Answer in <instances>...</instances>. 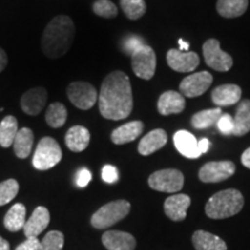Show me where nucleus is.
I'll list each match as a JSON object with an SVG mask.
<instances>
[{
    "mask_svg": "<svg viewBox=\"0 0 250 250\" xmlns=\"http://www.w3.org/2000/svg\"><path fill=\"white\" fill-rule=\"evenodd\" d=\"M98 101L102 117L111 121L129 117L133 108L129 77L122 71H114L108 74L101 85Z\"/></svg>",
    "mask_w": 250,
    "mask_h": 250,
    "instance_id": "1",
    "label": "nucleus"
},
{
    "mask_svg": "<svg viewBox=\"0 0 250 250\" xmlns=\"http://www.w3.org/2000/svg\"><path fill=\"white\" fill-rule=\"evenodd\" d=\"M73 21L67 15H58L45 27L42 36V51L46 57L56 59L67 54L74 40Z\"/></svg>",
    "mask_w": 250,
    "mask_h": 250,
    "instance_id": "2",
    "label": "nucleus"
},
{
    "mask_svg": "<svg viewBox=\"0 0 250 250\" xmlns=\"http://www.w3.org/2000/svg\"><path fill=\"white\" fill-rule=\"evenodd\" d=\"M245 199L236 189H227L214 193L205 206L206 215L211 219H226L242 210Z\"/></svg>",
    "mask_w": 250,
    "mask_h": 250,
    "instance_id": "3",
    "label": "nucleus"
},
{
    "mask_svg": "<svg viewBox=\"0 0 250 250\" xmlns=\"http://www.w3.org/2000/svg\"><path fill=\"white\" fill-rule=\"evenodd\" d=\"M131 205L127 201L120 199V201H114L108 203L101 208H99L95 213L93 214L90 223L94 228L98 229H105V228L111 227L112 225L117 224L122 219H124L130 213Z\"/></svg>",
    "mask_w": 250,
    "mask_h": 250,
    "instance_id": "4",
    "label": "nucleus"
},
{
    "mask_svg": "<svg viewBox=\"0 0 250 250\" xmlns=\"http://www.w3.org/2000/svg\"><path fill=\"white\" fill-rule=\"evenodd\" d=\"M62 160V148L51 137L40 140L33 156V166L39 170H48Z\"/></svg>",
    "mask_w": 250,
    "mask_h": 250,
    "instance_id": "5",
    "label": "nucleus"
},
{
    "mask_svg": "<svg viewBox=\"0 0 250 250\" xmlns=\"http://www.w3.org/2000/svg\"><path fill=\"white\" fill-rule=\"evenodd\" d=\"M131 65L137 77L144 80H151L156 68L154 50L147 44L140 45L131 54Z\"/></svg>",
    "mask_w": 250,
    "mask_h": 250,
    "instance_id": "6",
    "label": "nucleus"
},
{
    "mask_svg": "<svg viewBox=\"0 0 250 250\" xmlns=\"http://www.w3.org/2000/svg\"><path fill=\"white\" fill-rule=\"evenodd\" d=\"M148 184L156 191L173 193L182 190L184 176L177 169H162L155 171L149 176Z\"/></svg>",
    "mask_w": 250,
    "mask_h": 250,
    "instance_id": "7",
    "label": "nucleus"
},
{
    "mask_svg": "<svg viewBox=\"0 0 250 250\" xmlns=\"http://www.w3.org/2000/svg\"><path fill=\"white\" fill-rule=\"evenodd\" d=\"M67 96L70 101L81 110L93 108L99 99L95 87L85 81H74L70 83L67 87Z\"/></svg>",
    "mask_w": 250,
    "mask_h": 250,
    "instance_id": "8",
    "label": "nucleus"
},
{
    "mask_svg": "<svg viewBox=\"0 0 250 250\" xmlns=\"http://www.w3.org/2000/svg\"><path fill=\"white\" fill-rule=\"evenodd\" d=\"M203 55L208 66L219 72H227L233 66V58L220 49L218 40H208L203 44Z\"/></svg>",
    "mask_w": 250,
    "mask_h": 250,
    "instance_id": "9",
    "label": "nucleus"
},
{
    "mask_svg": "<svg viewBox=\"0 0 250 250\" xmlns=\"http://www.w3.org/2000/svg\"><path fill=\"white\" fill-rule=\"evenodd\" d=\"M235 173V165L232 161H212L199 169V180L204 183H218L229 179Z\"/></svg>",
    "mask_w": 250,
    "mask_h": 250,
    "instance_id": "10",
    "label": "nucleus"
},
{
    "mask_svg": "<svg viewBox=\"0 0 250 250\" xmlns=\"http://www.w3.org/2000/svg\"><path fill=\"white\" fill-rule=\"evenodd\" d=\"M212 81L213 77L211 73L206 71L197 72L181 81L180 92L186 98H197L210 88Z\"/></svg>",
    "mask_w": 250,
    "mask_h": 250,
    "instance_id": "11",
    "label": "nucleus"
},
{
    "mask_svg": "<svg viewBox=\"0 0 250 250\" xmlns=\"http://www.w3.org/2000/svg\"><path fill=\"white\" fill-rule=\"evenodd\" d=\"M167 64L171 70L187 73L196 70L199 65V57L196 52L170 49L167 52Z\"/></svg>",
    "mask_w": 250,
    "mask_h": 250,
    "instance_id": "12",
    "label": "nucleus"
},
{
    "mask_svg": "<svg viewBox=\"0 0 250 250\" xmlns=\"http://www.w3.org/2000/svg\"><path fill=\"white\" fill-rule=\"evenodd\" d=\"M46 100H48V92L44 87H36L23 94L20 104L23 112L29 116H36L44 109Z\"/></svg>",
    "mask_w": 250,
    "mask_h": 250,
    "instance_id": "13",
    "label": "nucleus"
},
{
    "mask_svg": "<svg viewBox=\"0 0 250 250\" xmlns=\"http://www.w3.org/2000/svg\"><path fill=\"white\" fill-rule=\"evenodd\" d=\"M190 204H191V199L184 193L170 196L165 201V213L170 220L182 221L187 217V211Z\"/></svg>",
    "mask_w": 250,
    "mask_h": 250,
    "instance_id": "14",
    "label": "nucleus"
},
{
    "mask_svg": "<svg viewBox=\"0 0 250 250\" xmlns=\"http://www.w3.org/2000/svg\"><path fill=\"white\" fill-rule=\"evenodd\" d=\"M241 95V87L233 85V83H226V85L215 87L211 94V98L212 102L217 107H228V105H233L240 102Z\"/></svg>",
    "mask_w": 250,
    "mask_h": 250,
    "instance_id": "15",
    "label": "nucleus"
},
{
    "mask_svg": "<svg viewBox=\"0 0 250 250\" xmlns=\"http://www.w3.org/2000/svg\"><path fill=\"white\" fill-rule=\"evenodd\" d=\"M184 108H186V99L179 92L168 90L159 98L158 110L162 116L180 114L184 110Z\"/></svg>",
    "mask_w": 250,
    "mask_h": 250,
    "instance_id": "16",
    "label": "nucleus"
},
{
    "mask_svg": "<svg viewBox=\"0 0 250 250\" xmlns=\"http://www.w3.org/2000/svg\"><path fill=\"white\" fill-rule=\"evenodd\" d=\"M102 243L108 250H133L136 239L129 233L121 230H108L103 234Z\"/></svg>",
    "mask_w": 250,
    "mask_h": 250,
    "instance_id": "17",
    "label": "nucleus"
},
{
    "mask_svg": "<svg viewBox=\"0 0 250 250\" xmlns=\"http://www.w3.org/2000/svg\"><path fill=\"white\" fill-rule=\"evenodd\" d=\"M50 221V213L48 208L39 206L33 212L31 217L28 219L24 224L23 232L24 235L28 237H37L43 230L48 227Z\"/></svg>",
    "mask_w": 250,
    "mask_h": 250,
    "instance_id": "18",
    "label": "nucleus"
},
{
    "mask_svg": "<svg viewBox=\"0 0 250 250\" xmlns=\"http://www.w3.org/2000/svg\"><path fill=\"white\" fill-rule=\"evenodd\" d=\"M175 147L181 154L189 159H197L201 156V152L198 149V142L195 136L189 131L180 130L174 134Z\"/></svg>",
    "mask_w": 250,
    "mask_h": 250,
    "instance_id": "19",
    "label": "nucleus"
},
{
    "mask_svg": "<svg viewBox=\"0 0 250 250\" xmlns=\"http://www.w3.org/2000/svg\"><path fill=\"white\" fill-rule=\"evenodd\" d=\"M167 133L162 129H155L144 136L139 142L138 152L144 156L151 155L153 153L164 147L167 144Z\"/></svg>",
    "mask_w": 250,
    "mask_h": 250,
    "instance_id": "20",
    "label": "nucleus"
},
{
    "mask_svg": "<svg viewBox=\"0 0 250 250\" xmlns=\"http://www.w3.org/2000/svg\"><path fill=\"white\" fill-rule=\"evenodd\" d=\"M144 130V123L140 121H132L112 131L111 142L116 145L133 142L142 134Z\"/></svg>",
    "mask_w": 250,
    "mask_h": 250,
    "instance_id": "21",
    "label": "nucleus"
},
{
    "mask_svg": "<svg viewBox=\"0 0 250 250\" xmlns=\"http://www.w3.org/2000/svg\"><path fill=\"white\" fill-rule=\"evenodd\" d=\"M89 131L87 130L85 126H81V125L72 126L71 129L67 131L66 137H65V143H66L68 149L77 153L85 151L87 146L89 145Z\"/></svg>",
    "mask_w": 250,
    "mask_h": 250,
    "instance_id": "22",
    "label": "nucleus"
},
{
    "mask_svg": "<svg viewBox=\"0 0 250 250\" xmlns=\"http://www.w3.org/2000/svg\"><path fill=\"white\" fill-rule=\"evenodd\" d=\"M192 243L196 250H227V245L223 239L205 230L193 233Z\"/></svg>",
    "mask_w": 250,
    "mask_h": 250,
    "instance_id": "23",
    "label": "nucleus"
},
{
    "mask_svg": "<svg viewBox=\"0 0 250 250\" xmlns=\"http://www.w3.org/2000/svg\"><path fill=\"white\" fill-rule=\"evenodd\" d=\"M234 120L233 136H245L250 131V100H242L237 105Z\"/></svg>",
    "mask_w": 250,
    "mask_h": 250,
    "instance_id": "24",
    "label": "nucleus"
},
{
    "mask_svg": "<svg viewBox=\"0 0 250 250\" xmlns=\"http://www.w3.org/2000/svg\"><path fill=\"white\" fill-rule=\"evenodd\" d=\"M34 144V133L28 127H22L18 131L15 136L13 147L15 155L20 159H26L31 153Z\"/></svg>",
    "mask_w": 250,
    "mask_h": 250,
    "instance_id": "25",
    "label": "nucleus"
},
{
    "mask_svg": "<svg viewBox=\"0 0 250 250\" xmlns=\"http://www.w3.org/2000/svg\"><path fill=\"white\" fill-rule=\"evenodd\" d=\"M26 224V206L21 203L14 204L5 215L4 225L11 232L23 229Z\"/></svg>",
    "mask_w": 250,
    "mask_h": 250,
    "instance_id": "26",
    "label": "nucleus"
},
{
    "mask_svg": "<svg viewBox=\"0 0 250 250\" xmlns=\"http://www.w3.org/2000/svg\"><path fill=\"white\" fill-rule=\"evenodd\" d=\"M248 8V0H218L217 11L223 18H239Z\"/></svg>",
    "mask_w": 250,
    "mask_h": 250,
    "instance_id": "27",
    "label": "nucleus"
},
{
    "mask_svg": "<svg viewBox=\"0 0 250 250\" xmlns=\"http://www.w3.org/2000/svg\"><path fill=\"white\" fill-rule=\"evenodd\" d=\"M223 115L220 108L208 109V110H202L195 114L191 118L192 127L198 130L208 129L210 126H213L218 123L219 118Z\"/></svg>",
    "mask_w": 250,
    "mask_h": 250,
    "instance_id": "28",
    "label": "nucleus"
},
{
    "mask_svg": "<svg viewBox=\"0 0 250 250\" xmlns=\"http://www.w3.org/2000/svg\"><path fill=\"white\" fill-rule=\"evenodd\" d=\"M18 121L14 116H6L0 123V145L9 147L13 145L15 136L19 131Z\"/></svg>",
    "mask_w": 250,
    "mask_h": 250,
    "instance_id": "29",
    "label": "nucleus"
},
{
    "mask_svg": "<svg viewBox=\"0 0 250 250\" xmlns=\"http://www.w3.org/2000/svg\"><path fill=\"white\" fill-rule=\"evenodd\" d=\"M67 120V110L65 105L61 102L51 103L46 109L45 112V121L49 124V126L58 129L66 123Z\"/></svg>",
    "mask_w": 250,
    "mask_h": 250,
    "instance_id": "30",
    "label": "nucleus"
},
{
    "mask_svg": "<svg viewBox=\"0 0 250 250\" xmlns=\"http://www.w3.org/2000/svg\"><path fill=\"white\" fill-rule=\"evenodd\" d=\"M121 8L130 20H138L146 13L145 0H120Z\"/></svg>",
    "mask_w": 250,
    "mask_h": 250,
    "instance_id": "31",
    "label": "nucleus"
},
{
    "mask_svg": "<svg viewBox=\"0 0 250 250\" xmlns=\"http://www.w3.org/2000/svg\"><path fill=\"white\" fill-rule=\"evenodd\" d=\"M19 192V183L13 179L6 180L0 183V206L13 201Z\"/></svg>",
    "mask_w": 250,
    "mask_h": 250,
    "instance_id": "32",
    "label": "nucleus"
},
{
    "mask_svg": "<svg viewBox=\"0 0 250 250\" xmlns=\"http://www.w3.org/2000/svg\"><path fill=\"white\" fill-rule=\"evenodd\" d=\"M64 235L58 230L49 232L40 243L39 250H62Z\"/></svg>",
    "mask_w": 250,
    "mask_h": 250,
    "instance_id": "33",
    "label": "nucleus"
},
{
    "mask_svg": "<svg viewBox=\"0 0 250 250\" xmlns=\"http://www.w3.org/2000/svg\"><path fill=\"white\" fill-rule=\"evenodd\" d=\"M93 12L98 17L112 19L117 17L118 9L117 6L110 0H96L93 4Z\"/></svg>",
    "mask_w": 250,
    "mask_h": 250,
    "instance_id": "34",
    "label": "nucleus"
},
{
    "mask_svg": "<svg viewBox=\"0 0 250 250\" xmlns=\"http://www.w3.org/2000/svg\"><path fill=\"white\" fill-rule=\"evenodd\" d=\"M217 126H218L219 131H220L223 134H225V136L233 134V130H234L233 117L230 116L229 114H223L221 115V117L219 118Z\"/></svg>",
    "mask_w": 250,
    "mask_h": 250,
    "instance_id": "35",
    "label": "nucleus"
},
{
    "mask_svg": "<svg viewBox=\"0 0 250 250\" xmlns=\"http://www.w3.org/2000/svg\"><path fill=\"white\" fill-rule=\"evenodd\" d=\"M143 44H145V42H144V40L142 39V37L132 35V36L126 37V40L124 41L123 49L127 55L131 56V54H132L134 50L138 49L139 46L143 45Z\"/></svg>",
    "mask_w": 250,
    "mask_h": 250,
    "instance_id": "36",
    "label": "nucleus"
},
{
    "mask_svg": "<svg viewBox=\"0 0 250 250\" xmlns=\"http://www.w3.org/2000/svg\"><path fill=\"white\" fill-rule=\"evenodd\" d=\"M120 176H118V170L116 167L111 165H107L103 167L102 169V180L104 181L105 183L112 184V183H116Z\"/></svg>",
    "mask_w": 250,
    "mask_h": 250,
    "instance_id": "37",
    "label": "nucleus"
},
{
    "mask_svg": "<svg viewBox=\"0 0 250 250\" xmlns=\"http://www.w3.org/2000/svg\"><path fill=\"white\" fill-rule=\"evenodd\" d=\"M90 180H92V174H90V171L88 169L83 168V169L78 171L77 177H76V183L79 188H85L88 186Z\"/></svg>",
    "mask_w": 250,
    "mask_h": 250,
    "instance_id": "38",
    "label": "nucleus"
},
{
    "mask_svg": "<svg viewBox=\"0 0 250 250\" xmlns=\"http://www.w3.org/2000/svg\"><path fill=\"white\" fill-rule=\"evenodd\" d=\"M41 241L37 237H28L26 241L17 247L15 250H39Z\"/></svg>",
    "mask_w": 250,
    "mask_h": 250,
    "instance_id": "39",
    "label": "nucleus"
},
{
    "mask_svg": "<svg viewBox=\"0 0 250 250\" xmlns=\"http://www.w3.org/2000/svg\"><path fill=\"white\" fill-rule=\"evenodd\" d=\"M7 62H8V58L6 52L0 48V73L5 70V67L7 66Z\"/></svg>",
    "mask_w": 250,
    "mask_h": 250,
    "instance_id": "40",
    "label": "nucleus"
},
{
    "mask_svg": "<svg viewBox=\"0 0 250 250\" xmlns=\"http://www.w3.org/2000/svg\"><path fill=\"white\" fill-rule=\"evenodd\" d=\"M208 147H210V142H208V139H202L198 142V149L199 152H201V154H204L208 151Z\"/></svg>",
    "mask_w": 250,
    "mask_h": 250,
    "instance_id": "41",
    "label": "nucleus"
},
{
    "mask_svg": "<svg viewBox=\"0 0 250 250\" xmlns=\"http://www.w3.org/2000/svg\"><path fill=\"white\" fill-rule=\"evenodd\" d=\"M241 162H242V165L245 166V167L249 168V169H250V147L247 148L246 151L242 153Z\"/></svg>",
    "mask_w": 250,
    "mask_h": 250,
    "instance_id": "42",
    "label": "nucleus"
},
{
    "mask_svg": "<svg viewBox=\"0 0 250 250\" xmlns=\"http://www.w3.org/2000/svg\"><path fill=\"white\" fill-rule=\"evenodd\" d=\"M0 250H9V243L0 236Z\"/></svg>",
    "mask_w": 250,
    "mask_h": 250,
    "instance_id": "43",
    "label": "nucleus"
},
{
    "mask_svg": "<svg viewBox=\"0 0 250 250\" xmlns=\"http://www.w3.org/2000/svg\"><path fill=\"white\" fill-rule=\"evenodd\" d=\"M179 44H180V46H181V51H188V49H189V43L188 42H184L183 40H179Z\"/></svg>",
    "mask_w": 250,
    "mask_h": 250,
    "instance_id": "44",
    "label": "nucleus"
}]
</instances>
